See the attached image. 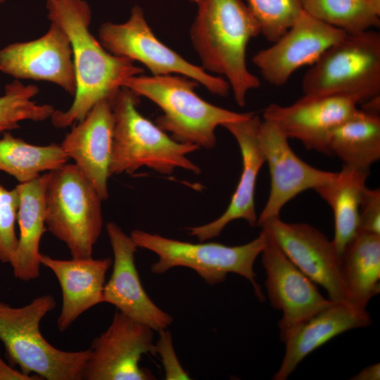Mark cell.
Here are the masks:
<instances>
[{
    "mask_svg": "<svg viewBox=\"0 0 380 380\" xmlns=\"http://www.w3.org/2000/svg\"><path fill=\"white\" fill-rule=\"evenodd\" d=\"M47 17L60 25L70 40L76 91L70 107L55 110L53 125L66 128L82 120L102 99L110 101L132 77L144 70L134 61L115 56L104 49L89 30L91 11L86 0H46Z\"/></svg>",
    "mask_w": 380,
    "mask_h": 380,
    "instance_id": "1",
    "label": "cell"
},
{
    "mask_svg": "<svg viewBox=\"0 0 380 380\" xmlns=\"http://www.w3.org/2000/svg\"><path fill=\"white\" fill-rule=\"evenodd\" d=\"M190 29L192 46L205 70L224 76L239 106L260 86L246 65L250 40L260 34L259 24L243 0H198Z\"/></svg>",
    "mask_w": 380,
    "mask_h": 380,
    "instance_id": "2",
    "label": "cell"
},
{
    "mask_svg": "<svg viewBox=\"0 0 380 380\" xmlns=\"http://www.w3.org/2000/svg\"><path fill=\"white\" fill-rule=\"evenodd\" d=\"M199 84L179 75L130 77L124 87L156 103L163 112L156 124L177 141L212 148L218 126L245 120L253 113H237L210 103L195 92Z\"/></svg>",
    "mask_w": 380,
    "mask_h": 380,
    "instance_id": "3",
    "label": "cell"
},
{
    "mask_svg": "<svg viewBox=\"0 0 380 380\" xmlns=\"http://www.w3.org/2000/svg\"><path fill=\"white\" fill-rule=\"evenodd\" d=\"M139 96L125 87L111 100L114 131L110 175L132 174L144 166L163 175L177 168L201 173L187 156L200 148L168 136L139 112Z\"/></svg>",
    "mask_w": 380,
    "mask_h": 380,
    "instance_id": "4",
    "label": "cell"
},
{
    "mask_svg": "<svg viewBox=\"0 0 380 380\" xmlns=\"http://www.w3.org/2000/svg\"><path fill=\"white\" fill-rule=\"evenodd\" d=\"M56 307L51 295L37 297L22 307L0 301V341L6 357L24 374L47 380H81L89 349H58L40 331L42 319Z\"/></svg>",
    "mask_w": 380,
    "mask_h": 380,
    "instance_id": "5",
    "label": "cell"
},
{
    "mask_svg": "<svg viewBox=\"0 0 380 380\" xmlns=\"http://www.w3.org/2000/svg\"><path fill=\"white\" fill-rule=\"evenodd\" d=\"M138 248L148 250L158 255L151 266L156 274L165 273L176 267H188L195 271L208 284L224 281L229 273L239 274L253 286L257 298L265 300L260 286L256 281L254 263L266 243L261 230L253 241L240 246H227L217 242L193 243L166 238L140 229L130 235Z\"/></svg>",
    "mask_w": 380,
    "mask_h": 380,
    "instance_id": "6",
    "label": "cell"
},
{
    "mask_svg": "<svg viewBox=\"0 0 380 380\" xmlns=\"http://www.w3.org/2000/svg\"><path fill=\"white\" fill-rule=\"evenodd\" d=\"M46 174L47 231L65 244L72 258L92 257L103 227V200L75 164L67 163Z\"/></svg>",
    "mask_w": 380,
    "mask_h": 380,
    "instance_id": "7",
    "label": "cell"
},
{
    "mask_svg": "<svg viewBox=\"0 0 380 380\" xmlns=\"http://www.w3.org/2000/svg\"><path fill=\"white\" fill-rule=\"evenodd\" d=\"M304 96H340L357 104L380 96V34H347L311 65L302 80Z\"/></svg>",
    "mask_w": 380,
    "mask_h": 380,
    "instance_id": "8",
    "label": "cell"
},
{
    "mask_svg": "<svg viewBox=\"0 0 380 380\" xmlns=\"http://www.w3.org/2000/svg\"><path fill=\"white\" fill-rule=\"evenodd\" d=\"M99 42L110 53L138 61L153 76L179 75L195 80L211 94L222 97L230 91L227 81L207 72L165 45L154 34L143 10L135 6L122 23L106 22L99 30Z\"/></svg>",
    "mask_w": 380,
    "mask_h": 380,
    "instance_id": "9",
    "label": "cell"
},
{
    "mask_svg": "<svg viewBox=\"0 0 380 380\" xmlns=\"http://www.w3.org/2000/svg\"><path fill=\"white\" fill-rule=\"evenodd\" d=\"M153 331L117 310L108 329L92 340L82 379H156L139 365L143 355H156Z\"/></svg>",
    "mask_w": 380,
    "mask_h": 380,
    "instance_id": "10",
    "label": "cell"
},
{
    "mask_svg": "<svg viewBox=\"0 0 380 380\" xmlns=\"http://www.w3.org/2000/svg\"><path fill=\"white\" fill-rule=\"evenodd\" d=\"M266 243L260 255L265 288L272 306L282 312L278 323L282 342L299 324L330 305L315 284L285 255L265 229Z\"/></svg>",
    "mask_w": 380,
    "mask_h": 380,
    "instance_id": "11",
    "label": "cell"
},
{
    "mask_svg": "<svg viewBox=\"0 0 380 380\" xmlns=\"http://www.w3.org/2000/svg\"><path fill=\"white\" fill-rule=\"evenodd\" d=\"M258 138L270 175L269 196L258 217L256 225L260 226L279 217L281 209L292 198L328 183L336 172L316 168L301 160L291 148L289 138L270 122L261 120Z\"/></svg>",
    "mask_w": 380,
    "mask_h": 380,
    "instance_id": "12",
    "label": "cell"
},
{
    "mask_svg": "<svg viewBox=\"0 0 380 380\" xmlns=\"http://www.w3.org/2000/svg\"><path fill=\"white\" fill-rule=\"evenodd\" d=\"M259 227L270 233L297 267L327 291L328 298L346 302L340 255L325 234L308 224L286 222L280 217Z\"/></svg>",
    "mask_w": 380,
    "mask_h": 380,
    "instance_id": "13",
    "label": "cell"
},
{
    "mask_svg": "<svg viewBox=\"0 0 380 380\" xmlns=\"http://www.w3.org/2000/svg\"><path fill=\"white\" fill-rule=\"evenodd\" d=\"M0 71L15 80L49 82L74 96L76 91L72 50L68 35L51 22L46 32L28 42L0 49Z\"/></svg>",
    "mask_w": 380,
    "mask_h": 380,
    "instance_id": "14",
    "label": "cell"
},
{
    "mask_svg": "<svg viewBox=\"0 0 380 380\" xmlns=\"http://www.w3.org/2000/svg\"><path fill=\"white\" fill-rule=\"evenodd\" d=\"M347 34L303 11L281 37L270 47L257 52L252 61L269 84L281 86L296 70L312 65Z\"/></svg>",
    "mask_w": 380,
    "mask_h": 380,
    "instance_id": "15",
    "label": "cell"
},
{
    "mask_svg": "<svg viewBox=\"0 0 380 380\" xmlns=\"http://www.w3.org/2000/svg\"><path fill=\"white\" fill-rule=\"evenodd\" d=\"M113 253V271L103 289V303L153 331L167 329L172 317L155 304L144 290L135 265L137 246L115 222L106 224Z\"/></svg>",
    "mask_w": 380,
    "mask_h": 380,
    "instance_id": "16",
    "label": "cell"
},
{
    "mask_svg": "<svg viewBox=\"0 0 380 380\" xmlns=\"http://www.w3.org/2000/svg\"><path fill=\"white\" fill-rule=\"evenodd\" d=\"M357 103L340 96H304L291 105L270 104L263 120L276 125L289 139L309 150L329 155L331 132L357 110Z\"/></svg>",
    "mask_w": 380,
    "mask_h": 380,
    "instance_id": "17",
    "label": "cell"
},
{
    "mask_svg": "<svg viewBox=\"0 0 380 380\" xmlns=\"http://www.w3.org/2000/svg\"><path fill=\"white\" fill-rule=\"evenodd\" d=\"M260 117L249 118L224 125L236 139L241 154L242 172L238 185L226 210L215 220L199 226L188 227L189 234L200 241L218 236L226 226L236 220H244L251 227L257 224L255 191L258 173L265 158L260 148L258 133Z\"/></svg>",
    "mask_w": 380,
    "mask_h": 380,
    "instance_id": "18",
    "label": "cell"
},
{
    "mask_svg": "<svg viewBox=\"0 0 380 380\" xmlns=\"http://www.w3.org/2000/svg\"><path fill=\"white\" fill-rule=\"evenodd\" d=\"M113 131L111 101L105 99L97 102L82 120L75 123L60 144L103 201L108 197Z\"/></svg>",
    "mask_w": 380,
    "mask_h": 380,
    "instance_id": "19",
    "label": "cell"
},
{
    "mask_svg": "<svg viewBox=\"0 0 380 380\" xmlns=\"http://www.w3.org/2000/svg\"><path fill=\"white\" fill-rule=\"evenodd\" d=\"M40 262L52 271L61 288L62 308L57 319L60 331L67 330L91 308L103 303L106 275L113 264L111 258L61 260L42 253Z\"/></svg>",
    "mask_w": 380,
    "mask_h": 380,
    "instance_id": "20",
    "label": "cell"
},
{
    "mask_svg": "<svg viewBox=\"0 0 380 380\" xmlns=\"http://www.w3.org/2000/svg\"><path fill=\"white\" fill-rule=\"evenodd\" d=\"M371 324L367 310L347 302H333L290 332L283 342L286 349L281 364L272 379H287L304 358L336 336Z\"/></svg>",
    "mask_w": 380,
    "mask_h": 380,
    "instance_id": "21",
    "label": "cell"
},
{
    "mask_svg": "<svg viewBox=\"0 0 380 380\" xmlns=\"http://www.w3.org/2000/svg\"><path fill=\"white\" fill-rule=\"evenodd\" d=\"M47 174L36 179L19 183L15 187L19 194L17 223L20 234L18 245L10 265L14 277L30 281L39 276V243L45 232V189Z\"/></svg>",
    "mask_w": 380,
    "mask_h": 380,
    "instance_id": "22",
    "label": "cell"
},
{
    "mask_svg": "<svg viewBox=\"0 0 380 380\" xmlns=\"http://www.w3.org/2000/svg\"><path fill=\"white\" fill-rule=\"evenodd\" d=\"M346 302L362 310L380 292V235L358 232L340 256Z\"/></svg>",
    "mask_w": 380,
    "mask_h": 380,
    "instance_id": "23",
    "label": "cell"
},
{
    "mask_svg": "<svg viewBox=\"0 0 380 380\" xmlns=\"http://www.w3.org/2000/svg\"><path fill=\"white\" fill-rule=\"evenodd\" d=\"M369 175V171L343 165L332 180L315 190L332 210V241L340 256L358 232L360 205Z\"/></svg>",
    "mask_w": 380,
    "mask_h": 380,
    "instance_id": "24",
    "label": "cell"
},
{
    "mask_svg": "<svg viewBox=\"0 0 380 380\" xmlns=\"http://www.w3.org/2000/svg\"><path fill=\"white\" fill-rule=\"evenodd\" d=\"M328 151L343 165L369 171L380 158L379 114L357 108L331 132Z\"/></svg>",
    "mask_w": 380,
    "mask_h": 380,
    "instance_id": "25",
    "label": "cell"
},
{
    "mask_svg": "<svg viewBox=\"0 0 380 380\" xmlns=\"http://www.w3.org/2000/svg\"><path fill=\"white\" fill-rule=\"evenodd\" d=\"M69 160L58 144L34 145L8 132L0 139V171L11 175L19 183L33 180Z\"/></svg>",
    "mask_w": 380,
    "mask_h": 380,
    "instance_id": "26",
    "label": "cell"
},
{
    "mask_svg": "<svg viewBox=\"0 0 380 380\" xmlns=\"http://www.w3.org/2000/svg\"><path fill=\"white\" fill-rule=\"evenodd\" d=\"M303 11L348 34L379 27L380 5L372 0H301Z\"/></svg>",
    "mask_w": 380,
    "mask_h": 380,
    "instance_id": "27",
    "label": "cell"
},
{
    "mask_svg": "<svg viewBox=\"0 0 380 380\" xmlns=\"http://www.w3.org/2000/svg\"><path fill=\"white\" fill-rule=\"evenodd\" d=\"M38 93L36 85H25L18 80L5 86L0 96V132L18 129L24 120L40 122L51 118L56 109L32 101Z\"/></svg>",
    "mask_w": 380,
    "mask_h": 380,
    "instance_id": "28",
    "label": "cell"
},
{
    "mask_svg": "<svg viewBox=\"0 0 380 380\" xmlns=\"http://www.w3.org/2000/svg\"><path fill=\"white\" fill-rule=\"evenodd\" d=\"M257 20L260 34L273 43L303 12L301 0H245Z\"/></svg>",
    "mask_w": 380,
    "mask_h": 380,
    "instance_id": "29",
    "label": "cell"
},
{
    "mask_svg": "<svg viewBox=\"0 0 380 380\" xmlns=\"http://www.w3.org/2000/svg\"><path fill=\"white\" fill-rule=\"evenodd\" d=\"M19 201L16 187L8 189L0 184V261L3 263L10 264L17 248Z\"/></svg>",
    "mask_w": 380,
    "mask_h": 380,
    "instance_id": "30",
    "label": "cell"
},
{
    "mask_svg": "<svg viewBox=\"0 0 380 380\" xmlns=\"http://www.w3.org/2000/svg\"><path fill=\"white\" fill-rule=\"evenodd\" d=\"M358 232L380 235V190L365 187L361 198Z\"/></svg>",
    "mask_w": 380,
    "mask_h": 380,
    "instance_id": "31",
    "label": "cell"
},
{
    "mask_svg": "<svg viewBox=\"0 0 380 380\" xmlns=\"http://www.w3.org/2000/svg\"><path fill=\"white\" fill-rule=\"evenodd\" d=\"M159 338L156 343V355L161 359L167 380L189 379V375L181 365L174 350L171 334L167 329L158 331Z\"/></svg>",
    "mask_w": 380,
    "mask_h": 380,
    "instance_id": "32",
    "label": "cell"
},
{
    "mask_svg": "<svg viewBox=\"0 0 380 380\" xmlns=\"http://www.w3.org/2000/svg\"><path fill=\"white\" fill-rule=\"evenodd\" d=\"M0 380H42L37 375H27L6 363L0 353Z\"/></svg>",
    "mask_w": 380,
    "mask_h": 380,
    "instance_id": "33",
    "label": "cell"
},
{
    "mask_svg": "<svg viewBox=\"0 0 380 380\" xmlns=\"http://www.w3.org/2000/svg\"><path fill=\"white\" fill-rule=\"evenodd\" d=\"M353 380H379L380 365L375 363L363 368L360 372L353 376Z\"/></svg>",
    "mask_w": 380,
    "mask_h": 380,
    "instance_id": "34",
    "label": "cell"
},
{
    "mask_svg": "<svg viewBox=\"0 0 380 380\" xmlns=\"http://www.w3.org/2000/svg\"><path fill=\"white\" fill-rule=\"evenodd\" d=\"M372 1H373L374 3H376L377 4L380 5V0H372Z\"/></svg>",
    "mask_w": 380,
    "mask_h": 380,
    "instance_id": "35",
    "label": "cell"
},
{
    "mask_svg": "<svg viewBox=\"0 0 380 380\" xmlns=\"http://www.w3.org/2000/svg\"><path fill=\"white\" fill-rule=\"evenodd\" d=\"M190 2H192V3H197L198 0H189Z\"/></svg>",
    "mask_w": 380,
    "mask_h": 380,
    "instance_id": "36",
    "label": "cell"
},
{
    "mask_svg": "<svg viewBox=\"0 0 380 380\" xmlns=\"http://www.w3.org/2000/svg\"><path fill=\"white\" fill-rule=\"evenodd\" d=\"M6 0H0V5L4 4Z\"/></svg>",
    "mask_w": 380,
    "mask_h": 380,
    "instance_id": "37",
    "label": "cell"
}]
</instances>
